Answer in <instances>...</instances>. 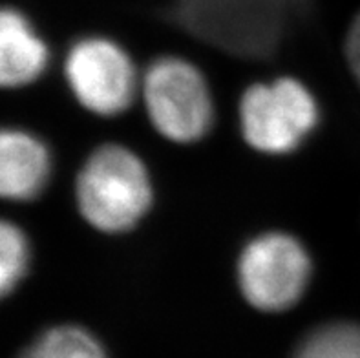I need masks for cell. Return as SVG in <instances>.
Wrapping results in <instances>:
<instances>
[{"mask_svg": "<svg viewBox=\"0 0 360 358\" xmlns=\"http://www.w3.org/2000/svg\"><path fill=\"white\" fill-rule=\"evenodd\" d=\"M18 358H108L96 336L77 326H59L42 333Z\"/></svg>", "mask_w": 360, "mask_h": 358, "instance_id": "cell-9", "label": "cell"}, {"mask_svg": "<svg viewBox=\"0 0 360 358\" xmlns=\"http://www.w3.org/2000/svg\"><path fill=\"white\" fill-rule=\"evenodd\" d=\"M50 176V150L39 137L18 128H0V198L33 200Z\"/></svg>", "mask_w": 360, "mask_h": 358, "instance_id": "cell-7", "label": "cell"}, {"mask_svg": "<svg viewBox=\"0 0 360 358\" xmlns=\"http://www.w3.org/2000/svg\"><path fill=\"white\" fill-rule=\"evenodd\" d=\"M283 2H285L291 9H298L304 2H306V0H283Z\"/></svg>", "mask_w": 360, "mask_h": 358, "instance_id": "cell-13", "label": "cell"}, {"mask_svg": "<svg viewBox=\"0 0 360 358\" xmlns=\"http://www.w3.org/2000/svg\"><path fill=\"white\" fill-rule=\"evenodd\" d=\"M313 263L300 240L288 232H265L243 247L238 283L255 309L280 313L297 305L309 286Z\"/></svg>", "mask_w": 360, "mask_h": 358, "instance_id": "cell-5", "label": "cell"}, {"mask_svg": "<svg viewBox=\"0 0 360 358\" xmlns=\"http://www.w3.org/2000/svg\"><path fill=\"white\" fill-rule=\"evenodd\" d=\"M30 245L13 223L0 219V298L9 295L26 274Z\"/></svg>", "mask_w": 360, "mask_h": 358, "instance_id": "cell-11", "label": "cell"}, {"mask_svg": "<svg viewBox=\"0 0 360 358\" xmlns=\"http://www.w3.org/2000/svg\"><path fill=\"white\" fill-rule=\"evenodd\" d=\"M319 103L292 77L256 82L240 101V124L247 145L269 155L295 152L315 132Z\"/></svg>", "mask_w": 360, "mask_h": 358, "instance_id": "cell-3", "label": "cell"}, {"mask_svg": "<svg viewBox=\"0 0 360 358\" xmlns=\"http://www.w3.org/2000/svg\"><path fill=\"white\" fill-rule=\"evenodd\" d=\"M50 60L48 46L18 9L0 8V87L18 88L37 81Z\"/></svg>", "mask_w": 360, "mask_h": 358, "instance_id": "cell-8", "label": "cell"}, {"mask_svg": "<svg viewBox=\"0 0 360 358\" xmlns=\"http://www.w3.org/2000/svg\"><path fill=\"white\" fill-rule=\"evenodd\" d=\"M292 358H360V326L338 322L316 327Z\"/></svg>", "mask_w": 360, "mask_h": 358, "instance_id": "cell-10", "label": "cell"}, {"mask_svg": "<svg viewBox=\"0 0 360 358\" xmlns=\"http://www.w3.org/2000/svg\"><path fill=\"white\" fill-rule=\"evenodd\" d=\"M346 55H347V63H349V66H352L353 75H355L356 81H359L360 84V13L356 15L352 27H349V32H347Z\"/></svg>", "mask_w": 360, "mask_h": 358, "instance_id": "cell-12", "label": "cell"}, {"mask_svg": "<svg viewBox=\"0 0 360 358\" xmlns=\"http://www.w3.org/2000/svg\"><path fill=\"white\" fill-rule=\"evenodd\" d=\"M143 97L155 130L174 143H196L214 122V103L203 73L181 57H161L148 66Z\"/></svg>", "mask_w": 360, "mask_h": 358, "instance_id": "cell-4", "label": "cell"}, {"mask_svg": "<svg viewBox=\"0 0 360 358\" xmlns=\"http://www.w3.org/2000/svg\"><path fill=\"white\" fill-rule=\"evenodd\" d=\"M289 8L283 0H174L188 33L242 59H267L280 48Z\"/></svg>", "mask_w": 360, "mask_h": 358, "instance_id": "cell-2", "label": "cell"}, {"mask_svg": "<svg viewBox=\"0 0 360 358\" xmlns=\"http://www.w3.org/2000/svg\"><path fill=\"white\" fill-rule=\"evenodd\" d=\"M152 194L145 163L123 145H103L94 150L75 185L82 218L108 234L136 227L150 210Z\"/></svg>", "mask_w": 360, "mask_h": 358, "instance_id": "cell-1", "label": "cell"}, {"mask_svg": "<svg viewBox=\"0 0 360 358\" xmlns=\"http://www.w3.org/2000/svg\"><path fill=\"white\" fill-rule=\"evenodd\" d=\"M66 79L75 99L101 117L123 114L137 90L132 59L105 37H86L72 46L66 57Z\"/></svg>", "mask_w": 360, "mask_h": 358, "instance_id": "cell-6", "label": "cell"}]
</instances>
